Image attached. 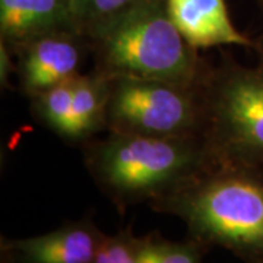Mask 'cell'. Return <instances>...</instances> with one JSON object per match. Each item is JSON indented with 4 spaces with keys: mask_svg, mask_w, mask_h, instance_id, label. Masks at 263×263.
I'll return each instance as SVG.
<instances>
[{
    "mask_svg": "<svg viewBox=\"0 0 263 263\" xmlns=\"http://www.w3.org/2000/svg\"><path fill=\"white\" fill-rule=\"evenodd\" d=\"M180 218L190 238L245 262L263 257V168L216 164L151 203Z\"/></svg>",
    "mask_w": 263,
    "mask_h": 263,
    "instance_id": "6da1fadb",
    "label": "cell"
},
{
    "mask_svg": "<svg viewBox=\"0 0 263 263\" xmlns=\"http://www.w3.org/2000/svg\"><path fill=\"white\" fill-rule=\"evenodd\" d=\"M85 165L97 186L120 211L154 203L219 164L202 135L157 138L114 133L89 142Z\"/></svg>",
    "mask_w": 263,
    "mask_h": 263,
    "instance_id": "7a4b0ae2",
    "label": "cell"
},
{
    "mask_svg": "<svg viewBox=\"0 0 263 263\" xmlns=\"http://www.w3.org/2000/svg\"><path fill=\"white\" fill-rule=\"evenodd\" d=\"M86 40L94 69L110 78L200 84L209 70L174 25L165 0H141L98 25Z\"/></svg>",
    "mask_w": 263,
    "mask_h": 263,
    "instance_id": "3957f363",
    "label": "cell"
},
{
    "mask_svg": "<svg viewBox=\"0 0 263 263\" xmlns=\"http://www.w3.org/2000/svg\"><path fill=\"white\" fill-rule=\"evenodd\" d=\"M203 132L219 164L263 168V62L247 67L227 59L202 84Z\"/></svg>",
    "mask_w": 263,
    "mask_h": 263,
    "instance_id": "277c9868",
    "label": "cell"
},
{
    "mask_svg": "<svg viewBox=\"0 0 263 263\" xmlns=\"http://www.w3.org/2000/svg\"><path fill=\"white\" fill-rule=\"evenodd\" d=\"M202 84L113 76L107 130L157 138L199 136L205 120Z\"/></svg>",
    "mask_w": 263,
    "mask_h": 263,
    "instance_id": "5b68a950",
    "label": "cell"
},
{
    "mask_svg": "<svg viewBox=\"0 0 263 263\" xmlns=\"http://www.w3.org/2000/svg\"><path fill=\"white\" fill-rule=\"evenodd\" d=\"M86 48V37L75 31L47 34L22 46L15 53L21 91L31 100L79 75Z\"/></svg>",
    "mask_w": 263,
    "mask_h": 263,
    "instance_id": "8992f818",
    "label": "cell"
},
{
    "mask_svg": "<svg viewBox=\"0 0 263 263\" xmlns=\"http://www.w3.org/2000/svg\"><path fill=\"white\" fill-rule=\"evenodd\" d=\"M105 235L84 218L46 234L3 240L2 254L6 263H94Z\"/></svg>",
    "mask_w": 263,
    "mask_h": 263,
    "instance_id": "52a82bcc",
    "label": "cell"
},
{
    "mask_svg": "<svg viewBox=\"0 0 263 263\" xmlns=\"http://www.w3.org/2000/svg\"><path fill=\"white\" fill-rule=\"evenodd\" d=\"M62 31L79 32L73 0H0V44L13 54L35 38Z\"/></svg>",
    "mask_w": 263,
    "mask_h": 263,
    "instance_id": "ba28073f",
    "label": "cell"
},
{
    "mask_svg": "<svg viewBox=\"0 0 263 263\" xmlns=\"http://www.w3.org/2000/svg\"><path fill=\"white\" fill-rule=\"evenodd\" d=\"M174 25L195 48L256 47V40L235 28L226 0H165Z\"/></svg>",
    "mask_w": 263,
    "mask_h": 263,
    "instance_id": "9c48e42d",
    "label": "cell"
},
{
    "mask_svg": "<svg viewBox=\"0 0 263 263\" xmlns=\"http://www.w3.org/2000/svg\"><path fill=\"white\" fill-rule=\"evenodd\" d=\"M110 82V76L95 69L89 73H79L75 76L72 119L67 141H89L98 132L104 129L107 130Z\"/></svg>",
    "mask_w": 263,
    "mask_h": 263,
    "instance_id": "30bf717a",
    "label": "cell"
},
{
    "mask_svg": "<svg viewBox=\"0 0 263 263\" xmlns=\"http://www.w3.org/2000/svg\"><path fill=\"white\" fill-rule=\"evenodd\" d=\"M73 79H67L31 98V110L38 122L63 139H69L72 119Z\"/></svg>",
    "mask_w": 263,
    "mask_h": 263,
    "instance_id": "8fae6325",
    "label": "cell"
},
{
    "mask_svg": "<svg viewBox=\"0 0 263 263\" xmlns=\"http://www.w3.org/2000/svg\"><path fill=\"white\" fill-rule=\"evenodd\" d=\"M205 246L190 238L170 241L160 235L142 237L139 263H202Z\"/></svg>",
    "mask_w": 263,
    "mask_h": 263,
    "instance_id": "7c38bea8",
    "label": "cell"
},
{
    "mask_svg": "<svg viewBox=\"0 0 263 263\" xmlns=\"http://www.w3.org/2000/svg\"><path fill=\"white\" fill-rule=\"evenodd\" d=\"M141 0H73V16L78 31L88 35L103 22L129 9Z\"/></svg>",
    "mask_w": 263,
    "mask_h": 263,
    "instance_id": "4fadbf2b",
    "label": "cell"
},
{
    "mask_svg": "<svg viewBox=\"0 0 263 263\" xmlns=\"http://www.w3.org/2000/svg\"><path fill=\"white\" fill-rule=\"evenodd\" d=\"M142 237H136L130 228L105 235L94 263H139Z\"/></svg>",
    "mask_w": 263,
    "mask_h": 263,
    "instance_id": "5bb4252c",
    "label": "cell"
},
{
    "mask_svg": "<svg viewBox=\"0 0 263 263\" xmlns=\"http://www.w3.org/2000/svg\"><path fill=\"white\" fill-rule=\"evenodd\" d=\"M15 54L9 48L0 44V82L2 86L9 85V78L12 72H16V63H15Z\"/></svg>",
    "mask_w": 263,
    "mask_h": 263,
    "instance_id": "9a60e30c",
    "label": "cell"
},
{
    "mask_svg": "<svg viewBox=\"0 0 263 263\" xmlns=\"http://www.w3.org/2000/svg\"><path fill=\"white\" fill-rule=\"evenodd\" d=\"M260 3H262V9H263V0H260ZM254 50L257 51V54L260 57V62H263V29H262V34L257 37L256 40V47Z\"/></svg>",
    "mask_w": 263,
    "mask_h": 263,
    "instance_id": "2e32d148",
    "label": "cell"
},
{
    "mask_svg": "<svg viewBox=\"0 0 263 263\" xmlns=\"http://www.w3.org/2000/svg\"><path fill=\"white\" fill-rule=\"evenodd\" d=\"M246 263H263V257L262 259H256V260H252V262H246Z\"/></svg>",
    "mask_w": 263,
    "mask_h": 263,
    "instance_id": "e0dca14e",
    "label": "cell"
}]
</instances>
